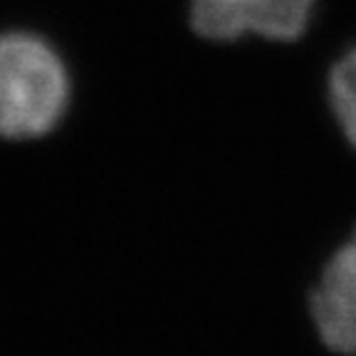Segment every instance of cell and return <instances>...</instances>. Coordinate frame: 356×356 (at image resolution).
<instances>
[{
	"mask_svg": "<svg viewBox=\"0 0 356 356\" xmlns=\"http://www.w3.org/2000/svg\"><path fill=\"white\" fill-rule=\"evenodd\" d=\"M317 0H191V25L198 35L233 42L248 35L297 40L309 28Z\"/></svg>",
	"mask_w": 356,
	"mask_h": 356,
	"instance_id": "obj_2",
	"label": "cell"
},
{
	"mask_svg": "<svg viewBox=\"0 0 356 356\" xmlns=\"http://www.w3.org/2000/svg\"><path fill=\"white\" fill-rule=\"evenodd\" d=\"M70 74L47 40L30 33L0 35V136L40 139L62 122Z\"/></svg>",
	"mask_w": 356,
	"mask_h": 356,
	"instance_id": "obj_1",
	"label": "cell"
},
{
	"mask_svg": "<svg viewBox=\"0 0 356 356\" xmlns=\"http://www.w3.org/2000/svg\"><path fill=\"white\" fill-rule=\"evenodd\" d=\"M309 312L327 349L356 356V230L324 265Z\"/></svg>",
	"mask_w": 356,
	"mask_h": 356,
	"instance_id": "obj_3",
	"label": "cell"
},
{
	"mask_svg": "<svg viewBox=\"0 0 356 356\" xmlns=\"http://www.w3.org/2000/svg\"><path fill=\"white\" fill-rule=\"evenodd\" d=\"M329 104L346 141L356 149V47L334 62L327 79Z\"/></svg>",
	"mask_w": 356,
	"mask_h": 356,
	"instance_id": "obj_4",
	"label": "cell"
}]
</instances>
